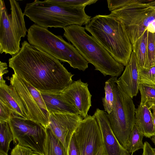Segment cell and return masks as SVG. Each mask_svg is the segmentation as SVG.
<instances>
[{"instance_id":"cell-1","label":"cell","mask_w":155,"mask_h":155,"mask_svg":"<svg viewBox=\"0 0 155 155\" xmlns=\"http://www.w3.org/2000/svg\"><path fill=\"white\" fill-rule=\"evenodd\" d=\"M8 66L40 92L60 93L73 82L74 75L60 61L26 41L8 60Z\"/></svg>"},{"instance_id":"cell-2","label":"cell","mask_w":155,"mask_h":155,"mask_svg":"<svg viewBox=\"0 0 155 155\" xmlns=\"http://www.w3.org/2000/svg\"><path fill=\"white\" fill-rule=\"evenodd\" d=\"M85 28L116 61L124 66L127 65L132 46L120 19L111 14L97 15L91 18Z\"/></svg>"},{"instance_id":"cell-3","label":"cell","mask_w":155,"mask_h":155,"mask_svg":"<svg viewBox=\"0 0 155 155\" xmlns=\"http://www.w3.org/2000/svg\"><path fill=\"white\" fill-rule=\"evenodd\" d=\"M63 36L78 50L95 70L106 76H119L124 66L116 61L108 52L92 36L85 31V27L73 25L63 28Z\"/></svg>"},{"instance_id":"cell-4","label":"cell","mask_w":155,"mask_h":155,"mask_svg":"<svg viewBox=\"0 0 155 155\" xmlns=\"http://www.w3.org/2000/svg\"><path fill=\"white\" fill-rule=\"evenodd\" d=\"M85 8H68L49 4L45 0H35L27 3L24 14L30 20L40 26L64 28L76 25L87 24L91 17L85 12Z\"/></svg>"},{"instance_id":"cell-5","label":"cell","mask_w":155,"mask_h":155,"mask_svg":"<svg viewBox=\"0 0 155 155\" xmlns=\"http://www.w3.org/2000/svg\"><path fill=\"white\" fill-rule=\"evenodd\" d=\"M27 36L30 45L68 63L74 68L84 71L88 68V62L72 45L48 28L34 24L28 29Z\"/></svg>"},{"instance_id":"cell-6","label":"cell","mask_w":155,"mask_h":155,"mask_svg":"<svg viewBox=\"0 0 155 155\" xmlns=\"http://www.w3.org/2000/svg\"><path fill=\"white\" fill-rule=\"evenodd\" d=\"M117 79V77H112L107 80L113 89L114 102L111 112L107 114V116L114 134L120 144L127 150L135 124L136 109L132 99L118 86Z\"/></svg>"},{"instance_id":"cell-7","label":"cell","mask_w":155,"mask_h":155,"mask_svg":"<svg viewBox=\"0 0 155 155\" xmlns=\"http://www.w3.org/2000/svg\"><path fill=\"white\" fill-rule=\"evenodd\" d=\"M9 14L4 0H0V53L12 56L19 51L22 38L26 35L24 12L16 0H9Z\"/></svg>"},{"instance_id":"cell-8","label":"cell","mask_w":155,"mask_h":155,"mask_svg":"<svg viewBox=\"0 0 155 155\" xmlns=\"http://www.w3.org/2000/svg\"><path fill=\"white\" fill-rule=\"evenodd\" d=\"M110 14L122 21L132 46L155 21V10L146 0H123L121 7Z\"/></svg>"},{"instance_id":"cell-9","label":"cell","mask_w":155,"mask_h":155,"mask_svg":"<svg viewBox=\"0 0 155 155\" xmlns=\"http://www.w3.org/2000/svg\"><path fill=\"white\" fill-rule=\"evenodd\" d=\"M14 142L31 149L34 153L46 155V129L39 123L12 113L8 121Z\"/></svg>"},{"instance_id":"cell-10","label":"cell","mask_w":155,"mask_h":155,"mask_svg":"<svg viewBox=\"0 0 155 155\" xmlns=\"http://www.w3.org/2000/svg\"><path fill=\"white\" fill-rule=\"evenodd\" d=\"M10 81V85L28 111V119L40 123L46 129L48 126L49 113L40 92L15 74Z\"/></svg>"},{"instance_id":"cell-11","label":"cell","mask_w":155,"mask_h":155,"mask_svg":"<svg viewBox=\"0 0 155 155\" xmlns=\"http://www.w3.org/2000/svg\"><path fill=\"white\" fill-rule=\"evenodd\" d=\"M75 134L81 155H106L100 129L94 115L83 119Z\"/></svg>"},{"instance_id":"cell-12","label":"cell","mask_w":155,"mask_h":155,"mask_svg":"<svg viewBox=\"0 0 155 155\" xmlns=\"http://www.w3.org/2000/svg\"><path fill=\"white\" fill-rule=\"evenodd\" d=\"M49 113L48 127L62 142L67 151L71 137L83 119L80 115L71 113Z\"/></svg>"},{"instance_id":"cell-13","label":"cell","mask_w":155,"mask_h":155,"mask_svg":"<svg viewBox=\"0 0 155 155\" xmlns=\"http://www.w3.org/2000/svg\"><path fill=\"white\" fill-rule=\"evenodd\" d=\"M87 83H84L81 79L74 81L61 93L62 97L75 107L84 119L91 106L92 95L88 87Z\"/></svg>"},{"instance_id":"cell-14","label":"cell","mask_w":155,"mask_h":155,"mask_svg":"<svg viewBox=\"0 0 155 155\" xmlns=\"http://www.w3.org/2000/svg\"><path fill=\"white\" fill-rule=\"evenodd\" d=\"M107 114L105 111L97 108L94 114L100 129L106 155H130L114 134Z\"/></svg>"},{"instance_id":"cell-15","label":"cell","mask_w":155,"mask_h":155,"mask_svg":"<svg viewBox=\"0 0 155 155\" xmlns=\"http://www.w3.org/2000/svg\"><path fill=\"white\" fill-rule=\"evenodd\" d=\"M116 81L121 89L131 98L137 95L139 85L138 67L133 51L122 74Z\"/></svg>"},{"instance_id":"cell-16","label":"cell","mask_w":155,"mask_h":155,"mask_svg":"<svg viewBox=\"0 0 155 155\" xmlns=\"http://www.w3.org/2000/svg\"><path fill=\"white\" fill-rule=\"evenodd\" d=\"M0 100L11 109L14 114L28 119L27 109L11 85L5 84L0 85Z\"/></svg>"},{"instance_id":"cell-17","label":"cell","mask_w":155,"mask_h":155,"mask_svg":"<svg viewBox=\"0 0 155 155\" xmlns=\"http://www.w3.org/2000/svg\"><path fill=\"white\" fill-rule=\"evenodd\" d=\"M40 92L49 113H69L79 115L73 106L62 97L61 93Z\"/></svg>"},{"instance_id":"cell-18","label":"cell","mask_w":155,"mask_h":155,"mask_svg":"<svg viewBox=\"0 0 155 155\" xmlns=\"http://www.w3.org/2000/svg\"><path fill=\"white\" fill-rule=\"evenodd\" d=\"M151 110L146 104H140L135 111V123L142 130L144 136L150 138L155 135V127Z\"/></svg>"},{"instance_id":"cell-19","label":"cell","mask_w":155,"mask_h":155,"mask_svg":"<svg viewBox=\"0 0 155 155\" xmlns=\"http://www.w3.org/2000/svg\"><path fill=\"white\" fill-rule=\"evenodd\" d=\"M148 31L147 30L132 46L135 54L138 68H148L147 57Z\"/></svg>"},{"instance_id":"cell-20","label":"cell","mask_w":155,"mask_h":155,"mask_svg":"<svg viewBox=\"0 0 155 155\" xmlns=\"http://www.w3.org/2000/svg\"><path fill=\"white\" fill-rule=\"evenodd\" d=\"M46 130V155H68L67 151L62 142L48 127H47Z\"/></svg>"},{"instance_id":"cell-21","label":"cell","mask_w":155,"mask_h":155,"mask_svg":"<svg viewBox=\"0 0 155 155\" xmlns=\"http://www.w3.org/2000/svg\"><path fill=\"white\" fill-rule=\"evenodd\" d=\"M0 123V152L8 154L13 135L8 121Z\"/></svg>"},{"instance_id":"cell-22","label":"cell","mask_w":155,"mask_h":155,"mask_svg":"<svg viewBox=\"0 0 155 155\" xmlns=\"http://www.w3.org/2000/svg\"><path fill=\"white\" fill-rule=\"evenodd\" d=\"M143 134L139 126L135 123L130 134L129 144L127 150L128 153L133 154L140 149H143L142 140Z\"/></svg>"},{"instance_id":"cell-23","label":"cell","mask_w":155,"mask_h":155,"mask_svg":"<svg viewBox=\"0 0 155 155\" xmlns=\"http://www.w3.org/2000/svg\"><path fill=\"white\" fill-rule=\"evenodd\" d=\"M47 2L61 7L68 8H85L87 5L95 3L97 0H45Z\"/></svg>"},{"instance_id":"cell-24","label":"cell","mask_w":155,"mask_h":155,"mask_svg":"<svg viewBox=\"0 0 155 155\" xmlns=\"http://www.w3.org/2000/svg\"><path fill=\"white\" fill-rule=\"evenodd\" d=\"M139 84L155 85V65L148 68H138Z\"/></svg>"},{"instance_id":"cell-25","label":"cell","mask_w":155,"mask_h":155,"mask_svg":"<svg viewBox=\"0 0 155 155\" xmlns=\"http://www.w3.org/2000/svg\"><path fill=\"white\" fill-rule=\"evenodd\" d=\"M105 96L102 99L104 111L108 114L112 111L114 102V96L112 87L107 81L105 82L104 87Z\"/></svg>"},{"instance_id":"cell-26","label":"cell","mask_w":155,"mask_h":155,"mask_svg":"<svg viewBox=\"0 0 155 155\" xmlns=\"http://www.w3.org/2000/svg\"><path fill=\"white\" fill-rule=\"evenodd\" d=\"M139 90L141 98L140 104H146L149 101H155V85L139 84Z\"/></svg>"},{"instance_id":"cell-27","label":"cell","mask_w":155,"mask_h":155,"mask_svg":"<svg viewBox=\"0 0 155 155\" xmlns=\"http://www.w3.org/2000/svg\"><path fill=\"white\" fill-rule=\"evenodd\" d=\"M147 57L148 68L155 65V34L148 31Z\"/></svg>"},{"instance_id":"cell-28","label":"cell","mask_w":155,"mask_h":155,"mask_svg":"<svg viewBox=\"0 0 155 155\" xmlns=\"http://www.w3.org/2000/svg\"><path fill=\"white\" fill-rule=\"evenodd\" d=\"M12 113L11 109L0 100V122L8 121Z\"/></svg>"},{"instance_id":"cell-29","label":"cell","mask_w":155,"mask_h":155,"mask_svg":"<svg viewBox=\"0 0 155 155\" xmlns=\"http://www.w3.org/2000/svg\"><path fill=\"white\" fill-rule=\"evenodd\" d=\"M67 152L68 155H81L75 132L71 137Z\"/></svg>"},{"instance_id":"cell-30","label":"cell","mask_w":155,"mask_h":155,"mask_svg":"<svg viewBox=\"0 0 155 155\" xmlns=\"http://www.w3.org/2000/svg\"><path fill=\"white\" fill-rule=\"evenodd\" d=\"M33 153L30 148L18 144L12 150L11 155H31Z\"/></svg>"},{"instance_id":"cell-31","label":"cell","mask_w":155,"mask_h":155,"mask_svg":"<svg viewBox=\"0 0 155 155\" xmlns=\"http://www.w3.org/2000/svg\"><path fill=\"white\" fill-rule=\"evenodd\" d=\"M7 64L5 62H0V85L4 84L6 83L5 81L3 78V75L7 73L8 71L7 70Z\"/></svg>"},{"instance_id":"cell-32","label":"cell","mask_w":155,"mask_h":155,"mask_svg":"<svg viewBox=\"0 0 155 155\" xmlns=\"http://www.w3.org/2000/svg\"><path fill=\"white\" fill-rule=\"evenodd\" d=\"M146 104L153 111L152 114L155 127V101H149L146 103Z\"/></svg>"},{"instance_id":"cell-33","label":"cell","mask_w":155,"mask_h":155,"mask_svg":"<svg viewBox=\"0 0 155 155\" xmlns=\"http://www.w3.org/2000/svg\"><path fill=\"white\" fill-rule=\"evenodd\" d=\"M147 30L148 32L155 33V21L151 22L148 25Z\"/></svg>"},{"instance_id":"cell-34","label":"cell","mask_w":155,"mask_h":155,"mask_svg":"<svg viewBox=\"0 0 155 155\" xmlns=\"http://www.w3.org/2000/svg\"><path fill=\"white\" fill-rule=\"evenodd\" d=\"M142 155H155V153L153 150H150L146 151Z\"/></svg>"},{"instance_id":"cell-35","label":"cell","mask_w":155,"mask_h":155,"mask_svg":"<svg viewBox=\"0 0 155 155\" xmlns=\"http://www.w3.org/2000/svg\"><path fill=\"white\" fill-rule=\"evenodd\" d=\"M148 3L155 10V0H148Z\"/></svg>"},{"instance_id":"cell-36","label":"cell","mask_w":155,"mask_h":155,"mask_svg":"<svg viewBox=\"0 0 155 155\" xmlns=\"http://www.w3.org/2000/svg\"><path fill=\"white\" fill-rule=\"evenodd\" d=\"M150 139L152 141V142L155 145V135L152 137ZM153 149L154 152L155 153V148H153Z\"/></svg>"},{"instance_id":"cell-37","label":"cell","mask_w":155,"mask_h":155,"mask_svg":"<svg viewBox=\"0 0 155 155\" xmlns=\"http://www.w3.org/2000/svg\"><path fill=\"white\" fill-rule=\"evenodd\" d=\"M0 155H8V154L3 152H0Z\"/></svg>"},{"instance_id":"cell-38","label":"cell","mask_w":155,"mask_h":155,"mask_svg":"<svg viewBox=\"0 0 155 155\" xmlns=\"http://www.w3.org/2000/svg\"><path fill=\"white\" fill-rule=\"evenodd\" d=\"M31 155H40L39 154H38V153H33L31 154Z\"/></svg>"},{"instance_id":"cell-39","label":"cell","mask_w":155,"mask_h":155,"mask_svg":"<svg viewBox=\"0 0 155 155\" xmlns=\"http://www.w3.org/2000/svg\"><path fill=\"white\" fill-rule=\"evenodd\" d=\"M132 154H132L131 155H132Z\"/></svg>"},{"instance_id":"cell-40","label":"cell","mask_w":155,"mask_h":155,"mask_svg":"<svg viewBox=\"0 0 155 155\" xmlns=\"http://www.w3.org/2000/svg\"></svg>"}]
</instances>
